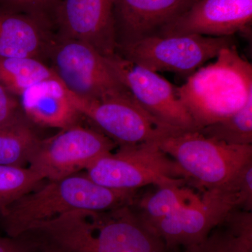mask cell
Returning <instances> with one entry per match:
<instances>
[{
  "label": "cell",
  "mask_w": 252,
  "mask_h": 252,
  "mask_svg": "<svg viewBox=\"0 0 252 252\" xmlns=\"http://www.w3.org/2000/svg\"><path fill=\"white\" fill-rule=\"evenodd\" d=\"M52 252H61V251H59V250H54V251H53Z\"/></svg>",
  "instance_id": "4316f807"
},
{
  "label": "cell",
  "mask_w": 252,
  "mask_h": 252,
  "mask_svg": "<svg viewBox=\"0 0 252 252\" xmlns=\"http://www.w3.org/2000/svg\"><path fill=\"white\" fill-rule=\"evenodd\" d=\"M22 114L18 98L0 86V126Z\"/></svg>",
  "instance_id": "d4e9b609"
},
{
  "label": "cell",
  "mask_w": 252,
  "mask_h": 252,
  "mask_svg": "<svg viewBox=\"0 0 252 252\" xmlns=\"http://www.w3.org/2000/svg\"><path fill=\"white\" fill-rule=\"evenodd\" d=\"M49 60L58 78L79 98L99 100L128 91L105 57L82 41L58 36Z\"/></svg>",
  "instance_id": "52a82bcc"
},
{
  "label": "cell",
  "mask_w": 252,
  "mask_h": 252,
  "mask_svg": "<svg viewBox=\"0 0 252 252\" xmlns=\"http://www.w3.org/2000/svg\"><path fill=\"white\" fill-rule=\"evenodd\" d=\"M177 94L193 118L197 130L242 108L252 96V65L236 46L223 48L216 61L199 68Z\"/></svg>",
  "instance_id": "3957f363"
},
{
  "label": "cell",
  "mask_w": 252,
  "mask_h": 252,
  "mask_svg": "<svg viewBox=\"0 0 252 252\" xmlns=\"http://www.w3.org/2000/svg\"><path fill=\"white\" fill-rule=\"evenodd\" d=\"M117 146L99 131L78 124L39 140L28 163L44 180H60L86 170Z\"/></svg>",
  "instance_id": "ba28073f"
},
{
  "label": "cell",
  "mask_w": 252,
  "mask_h": 252,
  "mask_svg": "<svg viewBox=\"0 0 252 252\" xmlns=\"http://www.w3.org/2000/svg\"><path fill=\"white\" fill-rule=\"evenodd\" d=\"M233 45V36L153 34L119 46L116 53L153 72H172L189 77L207 61L217 58L223 48Z\"/></svg>",
  "instance_id": "8992f818"
},
{
  "label": "cell",
  "mask_w": 252,
  "mask_h": 252,
  "mask_svg": "<svg viewBox=\"0 0 252 252\" xmlns=\"http://www.w3.org/2000/svg\"><path fill=\"white\" fill-rule=\"evenodd\" d=\"M114 0H61L55 19L60 38L82 41L104 57L117 51Z\"/></svg>",
  "instance_id": "7c38bea8"
},
{
  "label": "cell",
  "mask_w": 252,
  "mask_h": 252,
  "mask_svg": "<svg viewBox=\"0 0 252 252\" xmlns=\"http://www.w3.org/2000/svg\"><path fill=\"white\" fill-rule=\"evenodd\" d=\"M56 28L30 15L0 9V56L46 63L57 41Z\"/></svg>",
  "instance_id": "9a60e30c"
},
{
  "label": "cell",
  "mask_w": 252,
  "mask_h": 252,
  "mask_svg": "<svg viewBox=\"0 0 252 252\" xmlns=\"http://www.w3.org/2000/svg\"><path fill=\"white\" fill-rule=\"evenodd\" d=\"M44 180L31 167L0 165V213Z\"/></svg>",
  "instance_id": "7402d4cb"
},
{
  "label": "cell",
  "mask_w": 252,
  "mask_h": 252,
  "mask_svg": "<svg viewBox=\"0 0 252 252\" xmlns=\"http://www.w3.org/2000/svg\"><path fill=\"white\" fill-rule=\"evenodd\" d=\"M62 252H178L171 250L130 206L76 210L35 225Z\"/></svg>",
  "instance_id": "6da1fadb"
},
{
  "label": "cell",
  "mask_w": 252,
  "mask_h": 252,
  "mask_svg": "<svg viewBox=\"0 0 252 252\" xmlns=\"http://www.w3.org/2000/svg\"><path fill=\"white\" fill-rule=\"evenodd\" d=\"M178 252H252V212L232 210L205 238Z\"/></svg>",
  "instance_id": "e0dca14e"
},
{
  "label": "cell",
  "mask_w": 252,
  "mask_h": 252,
  "mask_svg": "<svg viewBox=\"0 0 252 252\" xmlns=\"http://www.w3.org/2000/svg\"><path fill=\"white\" fill-rule=\"evenodd\" d=\"M197 130L226 144L252 145V96L238 112Z\"/></svg>",
  "instance_id": "44dd1931"
},
{
  "label": "cell",
  "mask_w": 252,
  "mask_h": 252,
  "mask_svg": "<svg viewBox=\"0 0 252 252\" xmlns=\"http://www.w3.org/2000/svg\"><path fill=\"white\" fill-rule=\"evenodd\" d=\"M56 77L51 66L39 60L0 56V86L17 98L32 86Z\"/></svg>",
  "instance_id": "ffe728a7"
},
{
  "label": "cell",
  "mask_w": 252,
  "mask_h": 252,
  "mask_svg": "<svg viewBox=\"0 0 252 252\" xmlns=\"http://www.w3.org/2000/svg\"><path fill=\"white\" fill-rule=\"evenodd\" d=\"M137 190H114L95 183L87 175H73L49 181L10 204L0 213L8 237L18 238L35 225L76 210L107 211L130 206Z\"/></svg>",
  "instance_id": "7a4b0ae2"
},
{
  "label": "cell",
  "mask_w": 252,
  "mask_h": 252,
  "mask_svg": "<svg viewBox=\"0 0 252 252\" xmlns=\"http://www.w3.org/2000/svg\"><path fill=\"white\" fill-rule=\"evenodd\" d=\"M190 183L205 191L231 180L252 160V145H233L210 138L197 130H174L154 141Z\"/></svg>",
  "instance_id": "277c9868"
},
{
  "label": "cell",
  "mask_w": 252,
  "mask_h": 252,
  "mask_svg": "<svg viewBox=\"0 0 252 252\" xmlns=\"http://www.w3.org/2000/svg\"><path fill=\"white\" fill-rule=\"evenodd\" d=\"M17 238L0 236V252H26Z\"/></svg>",
  "instance_id": "484cf974"
},
{
  "label": "cell",
  "mask_w": 252,
  "mask_h": 252,
  "mask_svg": "<svg viewBox=\"0 0 252 252\" xmlns=\"http://www.w3.org/2000/svg\"><path fill=\"white\" fill-rule=\"evenodd\" d=\"M69 94L81 117L90 119L99 132L119 147L154 142L167 132L177 130L159 124L142 108L129 91L94 101L79 98L70 91Z\"/></svg>",
  "instance_id": "9c48e42d"
},
{
  "label": "cell",
  "mask_w": 252,
  "mask_h": 252,
  "mask_svg": "<svg viewBox=\"0 0 252 252\" xmlns=\"http://www.w3.org/2000/svg\"><path fill=\"white\" fill-rule=\"evenodd\" d=\"M252 20V0H198L155 34L233 36L248 27Z\"/></svg>",
  "instance_id": "4fadbf2b"
},
{
  "label": "cell",
  "mask_w": 252,
  "mask_h": 252,
  "mask_svg": "<svg viewBox=\"0 0 252 252\" xmlns=\"http://www.w3.org/2000/svg\"><path fill=\"white\" fill-rule=\"evenodd\" d=\"M198 0H114L117 49L153 35Z\"/></svg>",
  "instance_id": "5bb4252c"
},
{
  "label": "cell",
  "mask_w": 252,
  "mask_h": 252,
  "mask_svg": "<svg viewBox=\"0 0 252 252\" xmlns=\"http://www.w3.org/2000/svg\"><path fill=\"white\" fill-rule=\"evenodd\" d=\"M158 188L154 193L137 198L132 205L141 220L149 226L180 207L200 198L193 190L183 185L162 186Z\"/></svg>",
  "instance_id": "d6986e66"
},
{
  "label": "cell",
  "mask_w": 252,
  "mask_h": 252,
  "mask_svg": "<svg viewBox=\"0 0 252 252\" xmlns=\"http://www.w3.org/2000/svg\"><path fill=\"white\" fill-rule=\"evenodd\" d=\"M40 140L23 114L0 126V165L23 167Z\"/></svg>",
  "instance_id": "ac0fdd59"
},
{
  "label": "cell",
  "mask_w": 252,
  "mask_h": 252,
  "mask_svg": "<svg viewBox=\"0 0 252 252\" xmlns=\"http://www.w3.org/2000/svg\"><path fill=\"white\" fill-rule=\"evenodd\" d=\"M235 209H238L236 196L226 184L205 190L198 200L148 226L169 248L179 250L203 240Z\"/></svg>",
  "instance_id": "8fae6325"
},
{
  "label": "cell",
  "mask_w": 252,
  "mask_h": 252,
  "mask_svg": "<svg viewBox=\"0 0 252 252\" xmlns=\"http://www.w3.org/2000/svg\"><path fill=\"white\" fill-rule=\"evenodd\" d=\"M86 170L91 180L114 190L187 184L176 162L154 142L120 147L116 153L99 158Z\"/></svg>",
  "instance_id": "5b68a950"
},
{
  "label": "cell",
  "mask_w": 252,
  "mask_h": 252,
  "mask_svg": "<svg viewBox=\"0 0 252 252\" xmlns=\"http://www.w3.org/2000/svg\"><path fill=\"white\" fill-rule=\"evenodd\" d=\"M61 0H0V9L34 16L55 27ZM56 28V27H55Z\"/></svg>",
  "instance_id": "603a6c76"
},
{
  "label": "cell",
  "mask_w": 252,
  "mask_h": 252,
  "mask_svg": "<svg viewBox=\"0 0 252 252\" xmlns=\"http://www.w3.org/2000/svg\"><path fill=\"white\" fill-rule=\"evenodd\" d=\"M231 182L238 197L239 210L252 212V160L240 169Z\"/></svg>",
  "instance_id": "cb8c5ba5"
},
{
  "label": "cell",
  "mask_w": 252,
  "mask_h": 252,
  "mask_svg": "<svg viewBox=\"0 0 252 252\" xmlns=\"http://www.w3.org/2000/svg\"><path fill=\"white\" fill-rule=\"evenodd\" d=\"M18 100L25 117L42 127L63 130L79 124L81 117L69 90L58 77L32 86Z\"/></svg>",
  "instance_id": "2e32d148"
},
{
  "label": "cell",
  "mask_w": 252,
  "mask_h": 252,
  "mask_svg": "<svg viewBox=\"0 0 252 252\" xmlns=\"http://www.w3.org/2000/svg\"><path fill=\"white\" fill-rule=\"evenodd\" d=\"M105 59L136 102L159 124L177 130H197L193 118L179 97L177 87L171 83L117 53Z\"/></svg>",
  "instance_id": "30bf717a"
}]
</instances>
